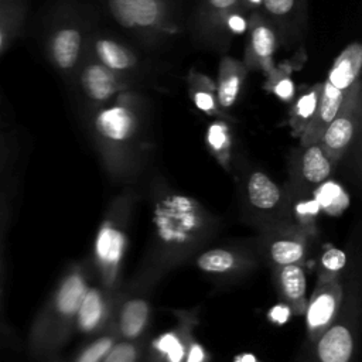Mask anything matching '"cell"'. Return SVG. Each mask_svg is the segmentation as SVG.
<instances>
[{
	"instance_id": "6da1fadb",
	"label": "cell",
	"mask_w": 362,
	"mask_h": 362,
	"mask_svg": "<svg viewBox=\"0 0 362 362\" xmlns=\"http://www.w3.org/2000/svg\"><path fill=\"white\" fill-rule=\"evenodd\" d=\"M88 287L82 264L74 263L64 272L28 329L24 345L33 361L44 362L58 356L75 329L76 313Z\"/></svg>"
},
{
	"instance_id": "7a4b0ae2",
	"label": "cell",
	"mask_w": 362,
	"mask_h": 362,
	"mask_svg": "<svg viewBox=\"0 0 362 362\" xmlns=\"http://www.w3.org/2000/svg\"><path fill=\"white\" fill-rule=\"evenodd\" d=\"M144 116V102L132 89L90 107V132L105 160L122 165L136 153Z\"/></svg>"
},
{
	"instance_id": "3957f363",
	"label": "cell",
	"mask_w": 362,
	"mask_h": 362,
	"mask_svg": "<svg viewBox=\"0 0 362 362\" xmlns=\"http://www.w3.org/2000/svg\"><path fill=\"white\" fill-rule=\"evenodd\" d=\"M194 199L171 195L156 208V235L161 247L170 255H182L192 250L205 233L211 221Z\"/></svg>"
},
{
	"instance_id": "277c9868",
	"label": "cell",
	"mask_w": 362,
	"mask_h": 362,
	"mask_svg": "<svg viewBox=\"0 0 362 362\" xmlns=\"http://www.w3.org/2000/svg\"><path fill=\"white\" fill-rule=\"evenodd\" d=\"M88 37L86 25L78 11L69 4L58 6L44 33V52L62 78H74L83 58Z\"/></svg>"
},
{
	"instance_id": "5b68a950",
	"label": "cell",
	"mask_w": 362,
	"mask_h": 362,
	"mask_svg": "<svg viewBox=\"0 0 362 362\" xmlns=\"http://www.w3.org/2000/svg\"><path fill=\"white\" fill-rule=\"evenodd\" d=\"M103 3L117 24L144 42H157L178 28L173 0H103Z\"/></svg>"
},
{
	"instance_id": "8992f818",
	"label": "cell",
	"mask_w": 362,
	"mask_h": 362,
	"mask_svg": "<svg viewBox=\"0 0 362 362\" xmlns=\"http://www.w3.org/2000/svg\"><path fill=\"white\" fill-rule=\"evenodd\" d=\"M362 116L361 79H358L345 93L341 109L325 127L320 137V146L332 164L339 161L354 141Z\"/></svg>"
},
{
	"instance_id": "52a82bcc",
	"label": "cell",
	"mask_w": 362,
	"mask_h": 362,
	"mask_svg": "<svg viewBox=\"0 0 362 362\" xmlns=\"http://www.w3.org/2000/svg\"><path fill=\"white\" fill-rule=\"evenodd\" d=\"M20 150L17 140L0 130V250H4L14 205L21 187Z\"/></svg>"
},
{
	"instance_id": "ba28073f",
	"label": "cell",
	"mask_w": 362,
	"mask_h": 362,
	"mask_svg": "<svg viewBox=\"0 0 362 362\" xmlns=\"http://www.w3.org/2000/svg\"><path fill=\"white\" fill-rule=\"evenodd\" d=\"M72 79H76L79 92L92 107L103 105L117 93L130 89L127 76L109 69L86 52Z\"/></svg>"
},
{
	"instance_id": "9c48e42d",
	"label": "cell",
	"mask_w": 362,
	"mask_h": 362,
	"mask_svg": "<svg viewBox=\"0 0 362 362\" xmlns=\"http://www.w3.org/2000/svg\"><path fill=\"white\" fill-rule=\"evenodd\" d=\"M342 301V286L338 276L320 273L318 283L305 304L307 332L315 341L335 320Z\"/></svg>"
},
{
	"instance_id": "30bf717a",
	"label": "cell",
	"mask_w": 362,
	"mask_h": 362,
	"mask_svg": "<svg viewBox=\"0 0 362 362\" xmlns=\"http://www.w3.org/2000/svg\"><path fill=\"white\" fill-rule=\"evenodd\" d=\"M246 31L247 40L243 64L247 71H262L267 75L276 66L273 58L279 47L277 33L260 10L249 13Z\"/></svg>"
},
{
	"instance_id": "8fae6325",
	"label": "cell",
	"mask_w": 362,
	"mask_h": 362,
	"mask_svg": "<svg viewBox=\"0 0 362 362\" xmlns=\"http://www.w3.org/2000/svg\"><path fill=\"white\" fill-rule=\"evenodd\" d=\"M236 10H245L242 0H204L195 17L197 38L206 47L225 49L230 41L225 33V21Z\"/></svg>"
},
{
	"instance_id": "7c38bea8",
	"label": "cell",
	"mask_w": 362,
	"mask_h": 362,
	"mask_svg": "<svg viewBox=\"0 0 362 362\" xmlns=\"http://www.w3.org/2000/svg\"><path fill=\"white\" fill-rule=\"evenodd\" d=\"M259 10L276 30L279 42L290 48L301 38L307 0H262Z\"/></svg>"
},
{
	"instance_id": "4fadbf2b",
	"label": "cell",
	"mask_w": 362,
	"mask_h": 362,
	"mask_svg": "<svg viewBox=\"0 0 362 362\" xmlns=\"http://www.w3.org/2000/svg\"><path fill=\"white\" fill-rule=\"evenodd\" d=\"M126 249L124 228L116 219H106L99 229L95 252L99 267L107 284L113 283Z\"/></svg>"
},
{
	"instance_id": "5bb4252c",
	"label": "cell",
	"mask_w": 362,
	"mask_h": 362,
	"mask_svg": "<svg viewBox=\"0 0 362 362\" xmlns=\"http://www.w3.org/2000/svg\"><path fill=\"white\" fill-rule=\"evenodd\" d=\"M85 52L102 65L124 76L134 72L139 65L137 55L127 45L106 35L89 34Z\"/></svg>"
},
{
	"instance_id": "9a60e30c",
	"label": "cell",
	"mask_w": 362,
	"mask_h": 362,
	"mask_svg": "<svg viewBox=\"0 0 362 362\" xmlns=\"http://www.w3.org/2000/svg\"><path fill=\"white\" fill-rule=\"evenodd\" d=\"M344 98L345 93L342 90L332 86L327 79L322 82L314 116L308 126L305 127V130L303 132V134L300 136L301 146H308L320 141L322 132L341 109Z\"/></svg>"
},
{
	"instance_id": "2e32d148",
	"label": "cell",
	"mask_w": 362,
	"mask_h": 362,
	"mask_svg": "<svg viewBox=\"0 0 362 362\" xmlns=\"http://www.w3.org/2000/svg\"><path fill=\"white\" fill-rule=\"evenodd\" d=\"M246 75L247 69L243 61H239L230 55L222 57L218 68L215 89L218 105L223 112L236 103Z\"/></svg>"
},
{
	"instance_id": "e0dca14e",
	"label": "cell",
	"mask_w": 362,
	"mask_h": 362,
	"mask_svg": "<svg viewBox=\"0 0 362 362\" xmlns=\"http://www.w3.org/2000/svg\"><path fill=\"white\" fill-rule=\"evenodd\" d=\"M318 362H349L354 354V335L344 324H331L315 339Z\"/></svg>"
},
{
	"instance_id": "ac0fdd59",
	"label": "cell",
	"mask_w": 362,
	"mask_h": 362,
	"mask_svg": "<svg viewBox=\"0 0 362 362\" xmlns=\"http://www.w3.org/2000/svg\"><path fill=\"white\" fill-rule=\"evenodd\" d=\"M276 284L291 313L300 315L305 311L307 277L303 263L276 267Z\"/></svg>"
},
{
	"instance_id": "d6986e66",
	"label": "cell",
	"mask_w": 362,
	"mask_h": 362,
	"mask_svg": "<svg viewBox=\"0 0 362 362\" xmlns=\"http://www.w3.org/2000/svg\"><path fill=\"white\" fill-rule=\"evenodd\" d=\"M150 311V303L147 298L140 296L127 298L117 313L116 334L123 339L136 341L147 328Z\"/></svg>"
},
{
	"instance_id": "ffe728a7",
	"label": "cell",
	"mask_w": 362,
	"mask_h": 362,
	"mask_svg": "<svg viewBox=\"0 0 362 362\" xmlns=\"http://www.w3.org/2000/svg\"><path fill=\"white\" fill-rule=\"evenodd\" d=\"M362 66V45L358 41L348 44L334 61L327 81L344 93L359 79Z\"/></svg>"
},
{
	"instance_id": "44dd1931",
	"label": "cell",
	"mask_w": 362,
	"mask_h": 362,
	"mask_svg": "<svg viewBox=\"0 0 362 362\" xmlns=\"http://www.w3.org/2000/svg\"><path fill=\"white\" fill-rule=\"evenodd\" d=\"M305 253V236L300 230H283L267 243V256L276 267L303 263Z\"/></svg>"
},
{
	"instance_id": "7402d4cb",
	"label": "cell",
	"mask_w": 362,
	"mask_h": 362,
	"mask_svg": "<svg viewBox=\"0 0 362 362\" xmlns=\"http://www.w3.org/2000/svg\"><path fill=\"white\" fill-rule=\"evenodd\" d=\"M107 315V301L98 287H88L75 318V328L82 334L98 331Z\"/></svg>"
},
{
	"instance_id": "603a6c76",
	"label": "cell",
	"mask_w": 362,
	"mask_h": 362,
	"mask_svg": "<svg viewBox=\"0 0 362 362\" xmlns=\"http://www.w3.org/2000/svg\"><path fill=\"white\" fill-rule=\"evenodd\" d=\"M247 199L252 206L262 211H272L281 201L279 185L264 173L253 171L246 184Z\"/></svg>"
},
{
	"instance_id": "cb8c5ba5",
	"label": "cell",
	"mask_w": 362,
	"mask_h": 362,
	"mask_svg": "<svg viewBox=\"0 0 362 362\" xmlns=\"http://www.w3.org/2000/svg\"><path fill=\"white\" fill-rule=\"evenodd\" d=\"M188 93L195 107L201 112L225 116L223 110L218 105L215 83L209 76L201 74L197 69H191L188 74Z\"/></svg>"
},
{
	"instance_id": "d4e9b609",
	"label": "cell",
	"mask_w": 362,
	"mask_h": 362,
	"mask_svg": "<svg viewBox=\"0 0 362 362\" xmlns=\"http://www.w3.org/2000/svg\"><path fill=\"white\" fill-rule=\"evenodd\" d=\"M303 153L300 156V173L301 177L313 185L324 182L332 171V163L324 153L320 143L301 146Z\"/></svg>"
},
{
	"instance_id": "484cf974",
	"label": "cell",
	"mask_w": 362,
	"mask_h": 362,
	"mask_svg": "<svg viewBox=\"0 0 362 362\" xmlns=\"http://www.w3.org/2000/svg\"><path fill=\"white\" fill-rule=\"evenodd\" d=\"M197 266L209 274H229L247 266V262L238 252L215 247L202 252L197 257Z\"/></svg>"
},
{
	"instance_id": "4316f807",
	"label": "cell",
	"mask_w": 362,
	"mask_h": 362,
	"mask_svg": "<svg viewBox=\"0 0 362 362\" xmlns=\"http://www.w3.org/2000/svg\"><path fill=\"white\" fill-rule=\"evenodd\" d=\"M321 86H322V82L311 86L310 89L298 95L296 99H293L294 102L290 109L288 123L294 137H300L305 130V127L308 126V123L311 122L318 103L320 93H321Z\"/></svg>"
},
{
	"instance_id": "83f0119b",
	"label": "cell",
	"mask_w": 362,
	"mask_h": 362,
	"mask_svg": "<svg viewBox=\"0 0 362 362\" xmlns=\"http://www.w3.org/2000/svg\"><path fill=\"white\" fill-rule=\"evenodd\" d=\"M264 89L272 92L281 102H291L296 98V85L291 79V66L281 64L274 66L267 75Z\"/></svg>"
},
{
	"instance_id": "f1b7e54d",
	"label": "cell",
	"mask_w": 362,
	"mask_h": 362,
	"mask_svg": "<svg viewBox=\"0 0 362 362\" xmlns=\"http://www.w3.org/2000/svg\"><path fill=\"white\" fill-rule=\"evenodd\" d=\"M206 143L219 161L228 163L230 151V133L225 122H212L206 130Z\"/></svg>"
},
{
	"instance_id": "f546056e",
	"label": "cell",
	"mask_w": 362,
	"mask_h": 362,
	"mask_svg": "<svg viewBox=\"0 0 362 362\" xmlns=\"http://www.w3.org/2000/svg\"><path fill=\"white\" fill-rule=\"evenodd\" d=\"M182 334V331H181ZM180 331H171L163 334L154 344L160 355L165 356L168 362H182L188 345H185L184 337Z\"/></svg>"
},
{
	"instance_id": "4dcf8cb0",
	"label": "cell",
	"mask_w": 362,
	"mask_h": 362,
	"mask_svg": "<svg viewBox=\"0 0 362 362\" xmlns=\"http://www.w3.org/2000/svg\"><path fill=\"white\" fill-rule=\"evenodd\" d=\"M116 338H117L116 332L113 334L109 332L106 335H100L95 338L92 342L83 346L71 362H100L106 355V352L116 342Z\"/></svg>"
},
{
	"instance_id": "1f68e13d",
	"label": "cell",
	"mask_w": 362,
	"mask_h": 362,
	"mask_svg": "<svg viewBox=\"0 0 362 362\" xmlns=\"http://www.w3.org/2000/svg\"><path fill=\"white\" fill-rule=\"evenodd\" d=\"M25 20H27V14L13 16V17L0 20V57L14 42V40L18 38V35L23 33Z\"/></svg>"
},
{
	"instance_id": "d6a6232c",
	"label": "cell",
	"mask_w": 362,
	"mask_h": 362,
	"mask_svg": "<svg viewBox=\"0 0 362 362\" xmlns=\"http://www.w3.org/2000/svg\"><path fill=\"white\" fill-rule=\"evenodd\" d=\"M140 358V348L134 341L115 342L106 352L100 362H137Z\"/></svg>"
},
{
	"instance_id": "836d02e7",
	"label": "cell",
	"mask_w": 362,
	"mask_h": 362,
	"mask_svg": "<svg viewBox=\"0 0 362 362\" xmlns=\"http://www.w3.org/2000/svg\"><path fill=\"white\" fill-rule=\"evenodd\" d=\"M23 348V341L14 327L6 320L0 310V355L14 354Z\"/></svg>"
},
{
	"instance_id": "e575fe53",
	"label": "cell",
	"mask_w": 362,
	"mask_h": 362,
	"mask_svg": "<svg viewBox=\"0 0 362 362\" xmlns=\"http://www.w3.org/2000/svg\"><path fill=\"white\" fill-rule=\"evenodd\" d=\"M321 262H322V266L325 270L324 273L337 276V273L345 266V253L339 249L331 247L322 255Z\"/></svg>"
},
{
	"instance_id": "d590c367",
	"label": "cell",
	"mask_w": 362,
	"mask_h": 362,
	"mask_svg": "<svg viewBox=\"0 0 362 362\" xmlns=\"http://www.w3.org/2000/svg\"><path fill=\"white\" fill-rule=\"evenodd\" d=\"M27 1L25 0H0V20L27 14Z\"/></svg>"
},
{
	"instance_id": "8d00e7d4",
	"label": "cell",
	"mask_w": 362,
	"mask_h": 362,
	"mask_svg": "<svg viewBox=\"0 0 362 362\" xmlns=\"http://www.w3.org/2000/svg\"><path fill=\"white\" fill-rule=\"evenodd\" d=\"M290 314H291V310H290V307L284 303V304H277V305H274L273 308H270V311H269V318H270L273 322H276V324H284V322L288 320Z\"/></svg>"
},
{
	"instance_id": "74e56055",
	"label": "cell",
	"mask_w": 362,
	"mask_h": 362,
	"mask_svg": "<svg viewBox=\"0 0 362 362\" xmlns=\"http://www.w3.org/2000/svg\"><path fill=\"white\" fill-rule=\"evenodd\" d=\"M184 359H185V362H204L205 352L199 344L191 342L187 348Z\"/></svg>"
},
{
	"instance_id": "f35d334b",
	"label": "cell",
	"mask_w": 362,
	"mask_h": 362,
	"mask_svg": "<svg viewBox=\"0 0 362 362\" xmlns=\"http://www.w3.org/2000/svg\"><path fill=\"white\" fill-rule=\"evenodd\" d=\"M6 260H4V250H0V310L3 307V297H4V286H6Z\"/></svg>"
},
{
	"instance_id": "ab89813d",
	"label": "cell",
	"mask_w": 362,
	"mask_h": 362,
	"mask_svg": "<svg viewBox=\"0 0 362 362\" xmlns=\"http://www.w3.org/2000/svg\"><path fill=\"white\" fill-rule=\"evenodd\" d=\"M260 4H262V0H242V6L247 13L253 10H259Z\"/></svg>"
},
{
	"instance_id": "60d3db41",
	"label": "cell",
	"mask_w": 362,
	"mask_h": 362,
	"mask_svg": "<svg viewBox=\"0 0 362 362\" xmlns=\"http://www.w3.org/2000/svg\"><path fill=\"white\" fill-rule=\"evenodd\" d=\"M235 362H257V361L252 354H242L235 358Z\"/></svg>"
},
{
	"instance_id": "b9f144b4",
	"label": "cell",
	"mask_w": 362,
	"mask_h": 362,
	"mask_svg": "<svg viewBox=\"0 0 362 362\" xmlns=\"http://www.w3.org/2000/svg\"><path fill=\"white\" fill-rule=\"evenodd\" d=\"M44 362H62L58 356H54V358H51V359H47V361H44Z\"/></svg>"
}]
</instances>
